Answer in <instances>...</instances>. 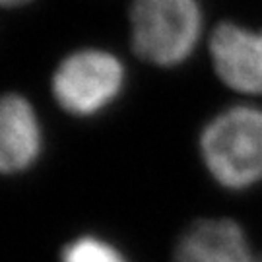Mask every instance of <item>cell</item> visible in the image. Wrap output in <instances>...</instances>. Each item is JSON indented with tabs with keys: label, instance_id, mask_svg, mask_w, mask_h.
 <instances>
[{
	"label": "cell",
	"instance_id": "1",
	"mask_svg": "<svg viewBox=\"0 0 262 262\" xmlns=\"http://www.w3.org/2000/svg\"><path fill=\"white\" fill-rule=\"evenodd\" d=\"M128 24L134 53L150 64L171 68L194 53L204 12L198 0H132Z\"/></svg>",
	"mask_w": 262,
	"mask_h": 262
},
{
	"label": "cell",
	"instance_id": "2",
	"mask_svg": "<svg viewBox=\"0 0 262 262\" xmlns=\"http://www.w3.org/2000/svg\"><path fill=\"white\" fill-rule=\"evenodd\" d=\"M200 151L210 175L225 188L262 183V109L233 107L208 122Z\"/></svg>",
	"mask_w": 262,
	"mask_h": 262
},
{
	"label": "cell",
	"instance_id": "3",
	"mask_svg": "<svg viewBox=\"0 0 262 262\" xmlns=\"http://www.w3.org/2000/svg\"><path fill=\"white\" fill-rule=\"evenodd\" d=\"M124 88V66L101 49H82L68 55L53 76L56 103L74 117L105 111Z\"/></svg>",
	"mask_w": 262,
	"mask_h": 262
},
{
	"label": "cell",
	"instance_id": "4",
	"mask_svg": "<svg viewBox=\"0 0 262 262\" xmlns=\"http://www.w3.org/2000/svg\"><path fill=\"white\" fill-rule=\"evenodd\" d=\"M217 76L235 92L262 94V29L222 21L210 35Z\"/></svg>",
	"mask_w": 262,
	"mask_h": 262
},
{
	"label": "cell",
	"instance_id": "5",
	"mask_svg": "<svg viewBox=\"0 0 262 262\" xmlns=\"http://www.w3.org/2000/svg\"><path fill=\"white\" fill-rule=\"evenodd\" d=\"M173 262H262L243 227L231 220H204L181 235Z\"/></svg>",
	"mask_w": 262,
	"mask_h": 262
},
{
	"label": "cell",
	"instance_id": "6",
	"mask_svg": "<svg viewBox=\"0 0 262 262\" xmlns=\"http://www.w3.org/2000/svg\"><path fill=\"white\" fill-rule=\"evenodd\" d=\"M43 148L39 117L26 97H0V173L16 175L37 161Z\"/></svg>",
	"mask_w": 262,
	"mask_h": 262
},
{
	"label": "cell",
	"instance_id": "7",
	"mask_svg": "<svg viewBox=\"0 0 262 262\" xmlns=\"http://www.w3.org/2000/svg\"><path fill=\"white\" fill-rule=\"evenodd\" d=\"M60 262H130L122 251L95 235H84L64 247Z\"/></svg>",
	"mask_w": 262,
	"mask_h": 262
},
{
	"label": "cell",
	"instance_id": "8",
	"mask_svg": "<svg viewBox=\"0 0 262 262\" xmlns=\"http://www.w3.org/2000/svg\"><path fill=\"white\" fill-rule=\"evenodd\" d=\"M31 2L33 0H0V8H24V6H28Z\"/></svg>",
	"mask_w": 262,
	"mask_h": 262
}]
</instances>
